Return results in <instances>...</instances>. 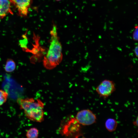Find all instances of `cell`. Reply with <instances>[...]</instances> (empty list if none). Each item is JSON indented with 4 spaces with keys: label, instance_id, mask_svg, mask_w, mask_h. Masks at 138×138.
I'll use <instances>...</instances> for the list:
<instances>
[{
    "label": "cell",
    "instance_id": "cell-1",
    "mask_svg": "<svg viewBox=\"0 0 138 138\" xmlns=\"http://www.w3.org/2000/svg\"><path fill=\"white\" fill-rule=\"evenodd\" d=\"M57 29L56 25L53 24L50 32L51 37L49 48L43 60V66L48 70L55 67L61 63L63 58L62 47Z\"/></svg>",
    "mask_w": 138,
    "mask_h": 138
},
{
    "label": "cell",
    "instance_id": "cell-7",
    "mask_svg": "<svg viewBox=\"0 0 138 138\" xmlns=\"http://www.w3.org/2000/svg\"><path fill=\"white\" fill-rule=\"evenodd\" d=\"M11 4L10 0H0V18H3L9 14H13Z\"/></svg>",
    "mask_w": 138,
    "mask_h": 138
},
{
    "label": "cell",
    "instance_id": "cell-11",
    "mask_svg": "<svg viewBox=\"0 0 138 138\" xmlns=\"http://www.w3.org/2000/svg\"><path fill=\"white\" fill-rule=\"evenodd\" d=\"M8 95V94L7 92L0 89V106L6 102Z\"/></svg>",
    "mask_w": 138,
    "mask_h": 138
},
{
    "label": "cell",
    "instance_id": "cell-13",
    "mask_svg": "<svg viewBox=\"0 0 138 138\" xmlns=\"http://www.w3.org/2000/svg\"><path fill=\"white\" fill-rule=\"evenodd\" d=\"M133 123L134 125L137 127V131L138 133V116L137 117L135 120L133 121Z\"/></svg>",
    "mask_w": 138,
    "mask_h": 138
},
{
    "label": "cell",
    "instance_id": "cell-14",
    "mask_svg": "<svg viewBox=\"0 0 138 138\" xmlns=\"http://www.w3.org/2000/svg\"><path fill=\"white\" fill-rule=\"evenodd\" d=\"M134 52L135 56L138 57V45L135 47L134 49Z\"/></svg>",
    "mask_w": 138,
    "mask_h": 138
},
{
    "label": "cell",
    "instance_id": "cell-8",
    "mask_svg": "<svg viewBox=\"0 0 138 138\" xmlns=\"http://www.w3.org/2000/svg\"><path fill=\"white\" fill-rule=\"evenodd\" d=\"M105 125L106 129L108 131L112 132L116 130L118 125V122L114 119L109 118L106 121Z\"/></svg>",
    "mask_w": 138,
    "mask_h": 138
},
{
    "label": "cell",
    "instance_id": "cell-15",
    "mask_svg": "<svg viewBox=\"0 0 138 138\" xmlns=\"http://www.w3.org/2000/svg\"><path fill=\"white\" fill-rule=\"evenodd\" d=\"M54 0L56 1H61V0Z\"/></svg>",
    "mask_w": 138,
    "mask_h": 138
},
{
    "label": "cell",
    "instance_id": "cell-16",
    "mask_svg": "<svg viewBox=\"0 0 138 138\" xmlns=\"http://www.w3.org/2000/svg\"><path fill=\"white\" fill-rule=\"evenodd\" d=\"M93 0L95 1V0Z\"/></svg>",
    "mask_w": 138,
    "mask_h": 138
},
{
    "label": "cell",
    "instance_id": "cell-10",
    "mask_svg": "<svg viewBox=\"0 0 138 138\" xmlns=\"http://www.w3.org/2000/svg\"><path fill=\"white\" fill-rule=\"evenodd\" d=\"M26 135L27 138H38L39 131L36 128H31L27 131Z\"/></svg>",
    "mask_w": 138,
    "mask_h": 138
},
{
    "label": "cell",
    "instance_id": "cell-5",
    "mask_svg": "<svg viewBox=\"0 0 138 138\" xmlns=\"http://www.w3.org/2000/svg\"><path fill=\"white\" fill-rule=\"evenodd\" d=\"M75 118H71L64 125L62 130L64 135L68 137L78 136L81 129V125Z\"/></svg>",
    "mask_w": 138,
    "mask_h": 138
},
{
    "label": "cell",
    "instance_id": "cell-4",
    "mask_svg": "<svg viewBox=\"0 0 138 138\" xmlns=\"http://www.w3.org/2000/svg\"><path fill=\"white\" fill-rule=\"evenodd\" d=\"M75 118L83 125H89L95 123L97 120L96 115L91 110L84 109L78 111Z\"/></svg>",
    "mask_w": 138,
    "mask_h": 138
},
{
    "label": "cell",
    "instance_id": "cell-2",
    "mask_svg": "<svg viewBox=\"0 0 138 138\" xmlns=\"http://www.w3.org/2000/svg\"><path fill=\"white\" fill-rule=\"evenodd\" d=\"M17 102L23 109L26 117L30 120L41 122L44 120V104L40 99L33 98H18Z\"/></svg>",
    "mask_w": 138,
    "mask_h": 138
},
{
    "label": "cell",
    "instance_id": "cell-9",
    "mask_svg": "<svg viewBox=\"0 0 138 138\" xmlns=\"http://www.w3.org/2000/svg\"><path fill=\"white\" fill-rule=\"evenodd\" d=\"M16 67V64L14 61L10 59H8L4 67L5 71L7 72H11L15 70Z\"/></svg>",
    "mask_w": 138,
    "mask_h": 138
},
{
    "label": "cell",
    "instance_id": "cell-12",
    "mask_svg": "<svg viewBox=\"0 0 138 138\" xmlns=\"http://www.w3.org/2000/svg\"><path fill=\"white\" fill-rule=\"evenodd\" d=\"M132 38L134 40L138 41V25L135 26L132 34Z\"/></svg>",
    "mask_w": 138,
    "mask_h": 138
},
{
    "label": "cell",
    "instance_id": "cell-6",
    "mask_svg": "<svg viewBox=\"0 0 138 138\" xmlns=\"http://www.w3.org/2000/svg\"><path fill=\"white\" fill-rule=\"evenodd\" d=\"M11 4L16 8L19 16L26 17L29 13V9L32 0H10Z\"/></svg>",
    "mask_w": 138,
    "mask_h": 138
},
{
    "label": "cell",
    "instance_id": "cell-3",
    "mask_svg": "<svg viewBox=\"0 0 138 138\" xmlns=\"http://www.w3.org/2000/svg\"><path fill=\"white\" fill-rule=\"evenodd\" d=\"M115 90L114 82L105 79L102 81L97 86L96 90L100 97L106 98L110 96Z\"/></svg>",
    "mask_w": 138,
    "mask_h": 138
}]
</instances>
